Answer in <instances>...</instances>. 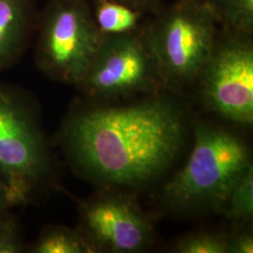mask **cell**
<instances>
[{"label": "cell", "instance_id": "obj_17", "mask_svg": "<svg viewBox=\"0 0 253 253\" xmlns=\"http://www.w3.org/2000/svg\"><path fill=\"white\" fill-rule=\"evenodd\" d=\"M122 4L141 11L142 13L145 12H154L160 7L161 0H114Z\"/></svg>", "mask_w": 253, "mask_h": 253}, {"label": "cell", "instance_id": "obj_10", "mask_svg": "<svg viewBox=\"0 0 253 253\" xmlns=\"http://www.w3.org/2000/svg\"><path fill=\"white\" fill-rule=\"evenodd\" d=\"M92 11L101 35H118L136 31L144 14L114 0H94Z\"/></svg>", "mask_w": 253, "mask_h": 253}, {"label": "cell", "instance_id": "obj_2", "mask_svg": "<svg viewBox=\"0 0 253 253\" xmlns=\"http://www.w3.org/2000/svg\"><path fill=\"white\" fill-rule=\"evenodd\" d=\"M52 170L36 101L18 85L0 81V178L15 207L33 202Z\"/></svg>", "mask_w": 253, "mask_h": 253}, {"label": "cell", "instance_id": "obj_4", "mask_svg": "<svg viewBox=\"0 0 253 253\" xmlns=\"http://www.w3.org/2000/svg\"><path fill=\"white\" fill-rule=\"evenodd\" d=\"M35 63L46 76L76 86L102 35L87 0H50L37 20Z\"/></svg>", "mask_w": 253, "mask_h": 253}, {"label": "cell", "instance_id": "obj_5", "mask_svg": "<svg viewBox=\"0 0 253 253\" xmlns=\"http://www.w3.org/2000/svg\"><path fill=\"white\" fill-rule=\"evenodd\" d=\"M250 165L247 147L239 138L223 129L201 125L195 129L188 162L165 188L166 196L180 206L223 205Z\"/></svg>", "mask_w": 253, "mask_h": 253}, {"label": "cell", "instance_id": "obj_1", "mask_svg": "<svg viewBox=\"0 0 253 253\" xmlns=\"http://www.w3.org/2000/svg\"><path fill=\"white\" fill-rule=\"evenodd\" d=\"M184 137L180 113L172 103L152 100L119 107L75 104L58 140L82 174L115 185H133L164 171Z\"/></svg>", "mask_w": 253, "mask_h": 253}, {"label": "cell", "instance_id": "obj_16", "mask_svg": "<svg viewBox=\"0 0 253 253\" xmlns=\"http://www.w3.org/2000/svg\"><path fill=\"white\" fill-rule=\"evenodd\" d=\"M228 253H253V235H239L231 241H228Z\"/></svg>", "mask_w": 253, "mask_h": 253}, {"label": "cell", "instance_id": "obj_12", "mask_svg": "<svg viewBox=\"0 0 253 253\" xmlns=\"http://www.w3.org/2000/svg\"><path fill=\"white\" fill-rule=\"evenodd\" d=\"M223 31L253 36V0H208Z\"/></svg>", "mask_w": 253, "mask_h": 253}, {"label": "cell", "instance_id": "obj_18", "mask_svg": "<svg viewBox=\"0 0 253 253\" xmlns=\"http://www.w3.org/2000/svg\"><path fill=\"white\" fill-rule=\"evenodd\" d=\"M14 207L15 204L7 185L0 178V220Z\"/></svg>", "mask_w": 253, "mask_h": 253}, {"label": "cell", "instance_id": "obj_15", "mask_svg": "<svg viewBox=\"0 0 253 253\" xmlns=\"http://www.w3.org/2000/svg\"><path fill=\"white\" fill-rule=\"evenodd\" d=\"M177 251L182 253H228V241L218 235L198 234L181 240Z\"/></svg>", "mask_w": 253, "mask_h": 253}, {"label": "cell", "instance_id": "obj_11", "mask_svg": "<svg viewBox=\"0 0 253 253\" xmlns=\"http://www.w3.org/2000/svg\"><path fill=\"white\" fill-rule=\"evenodd\" d=\"M95 252L94 247L81 231L68 227L48 226L36 240L27 244V253H88Z\"/></svg>", "mask_w": 253, "mask_h": 253}, {"label": "cell", "instance_id": "obj_13", "mask_svg": "<svg viewBox=\"0 0 253 253\" xmlns=\"http://www.w3.org/2000/svg\"><path fill=\"white\" fill-rule=\"evenodd\" d=\"M223 205L235 219H248L253 214V170L250 165L235 182Z\"/></svg>", "mask_w": 253, "mask_h": 253}, {"label": "cell", "instance_id": "obj_8", "mask_svg": "<svg viewBox=\"0 0 253 253\" xmlns=\"http://www.w3.org/2000/svg\"><path fill=\"white\" fill-rule=\"evenodd\" d=\"M79 230L95 250L132 253L150 242L152 230L141 211L127 200L100 197L80 205Z\"/></svg>", "mask_w": 253, "mask_h": 253}, {"label": "cell", "instance_id": "obj_9", "mask_svg": "<svg viewBox=\"0 0 253 253\" xmlns=\"http://www.w3.org/2000/svg\"><path fill=\"white\" fill-rule=\"evenodd\" d=\"M35 0H0V73L27 52L38 20Z\"/></svg>", "mask_w": 253, "mask_h": 253}, {"label": "cell", "instance_id": "obj_6", "mask_svg": "<svg viewBox=\"0 0 253 253\" xmlns=\"http://www.w3.org/2000/svg\"><path fill=\"white\" fill-rule=\"evenodd\" d=\"M162 79L144 31L102 35L77 87L84 99L105 100L156 89Z\"/></svg>", "mask_w": 253, "mask_h": 253}, {"label": "cell", "instance_id": "obj_7", "mask_svg": "<svg viewBox=\"0 0 253 253\" xmlns=\"http://www.w3.org/2000/svg\"><path fill=\"white\" fill-rule=\"evenodd\" d=\"M208 105L235 123L253 121V46L252 37L223 31L200 73Z\"/></svg>", "mask_w": 253, "mask_h": 253}, {"label": "cell", "instance_id": "obj_14", "mask_svg": "<svg viewBox=\"0 0 253 253\" xmlns=\"http://www.w3.org/2000/svg\"><path fill=\"white\" fill-rule=\"evenodd\" d=\"M27 244L17 218L9 211L0 220V253H27Z\"/></svg>", "mask_w": 253, "mask_h": 253}, {"label": "cell", "instance_id": "obj_3", "mask_svg": "<svg viewBox=\"0 0 253 253\" xmlns=\"http://www.w3.org/2000/svg\"><path fill=\"white\" fill-rule=\"evenodd\" d=\"M219 26L208 0H179L144 30L163 83L195 80L213 52Z\"/></svg>", "mask_w": 253, "mask_h": 253}]
</instances>
